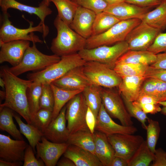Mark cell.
Returning <instances> with one entry per match:
<instances>
[{"label": "cell", "instance_id": "6da1fadb", "mask_svg": "<svg viewBox=\"0 0 166 166\" xmlns=\"http://www.w3.org/2000/svg\"><path fill=\"white\" fill-rule=\"evenodd\" d=\"M0 77L5 83L6 97L4 103L0 108L8 107L21 116L27 123L30 124L31 115L27 101L26 91L33 81L18 77L11 73L9 67L2 66Z\"/></svg>", "mask_w": 166, "mask_h": 166}, {"label": "cell", "instance_id": "7a4b0ae2", "mask_svg": "<svg viewBox=\"0 0 166 166\" xmlns=\"http://www.w3.org/2000/svg\"><path fill=\"white\" fill-rule=\"evenodd\" d=\"M53 24L57 35L52 40L50 49L54 54L61 57L77 53L85 48L86 39L74 31L58 15Z\"/></svg>", "mask_w": 166, "mask_h": 166}, {"label": "cell", "instance_id": "3957f363", "mask_svg": "<svg viewBox=\"0 0 166 166\" xmlns=\"http://www.w3.org/2000/svg\"><path fill=\"white\" fill-rule=\"evenodd\" d=\"M10 15L7 12L2 13L1 18L0 42L24 40L32 42L45 43V38L49 32L48 27L40 22L36 26H33V23L29 22V27L27 29L17 28L12 25L9 20Z\"/></svg>", "mask_w": 166, "mask_h": 166}, {"label": "cell", "instance_id": "277c9868", "mask_svg": "<svg viewBox=\"0 0 166 166\" xmlns=\"http://www.w3.org/2000/svg\"><path fill=\"white\" fill-rule=\"evenodd\" d=\"M86 61L78 53L63 56L57 63L44 69L29 73L27 77L33 82L50 84L72 69L82 66Z\"/></svg>", "mask_w": 166, "mask_h": 166}, {"label": "cell", "instance_id": "5b68a950", "mask_svg": "<svg viewBox=\"0 0 166 166\" xmlns=\"http://www.w3.org/2000/svg\"><path fill=\"white\" fill-rule=\"evenodd\" d=\"M141 22L138 18L120 21L106 31L87 39L85 48L93 49L125 41L129 32Z\"/></svg>", "mask_w": 166, "mask_h": 166}, {"label": "cell", "instance_id": "8992f818", "mask_svg": "<svg viewBox=\"0 0 166 166\" xmlns=\"http://www.w3.org/2000/svg\"><path fill=\"white\" fill-rule=\"evenodd\" d=\"M36 43L26 50L21 62L18 65L9 67L10 71L16 76L27 72L44 69L59 61L61 57L55 54H44L37 48Z\"/></svg>", "mask_w": 166, "mask_h": 166}, {"label": "cell", "instance_id": "52a82bcc", "mask_svg": "<svg viewBox=\"0 0 166 166\" xmlns=\"http://www.w3.org/2000/svg\"><path fill=\"white\" fill-rule=\"evenodd\" d=\"M128 50V44L124 41L112 46L104 45L91 49L85 48L78 53L85 61H98L113 69L118 59Z\"/></svg>", "mask_w": 166, "mask_h": 166}, {"label": "cell", "instance_id": "ba28073f", "mask_svg": "<svg viewBox=\"0 0 166 166\" xmlns=\"http://www.w3.org/2000/svg\"><path fill=\"white\" fill-rule=\"evenodd\" d=\"M83 71L93 84L103 88L118 87L122 79L113 69L96 61H86L82 66Z\"/></svg>", "mask_w": 166, "mask_h": 166}, {"label": "cell", "instance_id": "9c48e42d", "mask_svg": "<svg viewBox=\"0 0 166 166\" xmlns=\"http://www.w3.org/2000/svg\"><path fill=\"white\" fill-rule=\"evenodd\" d=\"M66 107L67 126L70 134L80 131L89 130L86 122L88 106L82 92L72 98Z\"/></svg>", "mask_w": 166, "mask_h": 166}, {"label": "cell", "instance_id": "30bf717a", "mask_svg": "<svg viewBox=\"0 0 166 166\" xmlns=\"http://www.w3.org/2000/svg\"><path fill=\"white\" fill-rule=\"evenodd\" d=\"M111 89L101 88L102 103L105 110L112 118L118 119L122 125H133L131 117L126 109L121 94L119 92Z\"/></svg>", "mask_w": 166, "mask_h": 166}, {"label": "cell", "instance_id": "8fae6325", "mask_svg": "<svg viewBox=\"0 0 166 166\" xmlns=\"http://www.w3.org/2000/svg\"><path fill=\"white\" fill-rule=\"evenodd\" d=\"M161 32L141 21L129 32L125 39L128 50H147Z\"/></svg>", "mask_w": 166, "mask_h": 166}, {"label": "cell", "instance_id": "7c38bea8", "mask_svg": "<svg viewBox=\"0 0 166 166\" xmlns=\"http://www.w3.org/2000/svg\"><path fill=\"white\" fill-rule=\"evenodd\" d=\"M116 134L107 136L115 151V156L121 157L128 162L144 140L140 135Z\"/></svg>", "mask_w": 166, "mask_h": 166}, {"label": "cell", "instance_id": "4fadbf2b", "mask_svg": "<svg viewBox=\"0 0 166 166\" xmlns=\"http://www.w3.org/2000/svg\"><path fill=\"white\" fill-rule=\"evenodd\" d=\"M41 141L38 143L36 147L37 157L43 161L46 166H55L69 144L66 142H53L44 136L42 137Z\"/></svg>", "mask_w": 166, "mask_h": 166}, {"label": "cell", "instance_id": "5bb4252c", "mask_svg": "<svg viewBox=\"0 0 166 166\" xmlns=\"http://www.w3.org/2000/svg\"><path fill=\"white\" fill-rule=\"evenodd\" d=\"M28 145L23 140H14L9 136L0 134V159L12 162L23 161Z\"/></svg>", "mask_w": 166, "mask_h": 166}, {"label": "cell", "instance_id": "9a60e30c", "mask_svg": "<svg viewBox=\"0 0 166 166\" xmlns=\"http://www.w3.org/2000/svg\"><path fill=\"white\" fill-rule=\"evenodd\" d=\"M95 130L108 136L116 134H133L137 131V129L133 125L124 126L115 122L107 112L102 103L97 118Z\"/></svg>", "mask_w": 166, "mask_h": 166}, {"label": "cell", "instance_id": "2e32d148", "mask_svg": "<svg viewBox=\"0 0 166 166\" xmlns=\"http://www.w3.org/2000/svg\"><path fill=\"white\" fill-rule=\"evenodd\" d=\"M30 46V41L26 40L0 42V63L6 62L12 66L18 65L21 61L26 50Z\"/></svg>", "mask_w": 166, "mask_h": 166}, {"label": "cell", "instance_id": "e0dca14e", "mask_svg": "<svg viewBox=\"0 0 166 166\" xmlns=\"http://www.w3.org/2000/svg\"><path fill=\"white\" fill-rule=\"evenodd\" d=\"M66 109L65 105L44 131V136L49 140L58 143L67 142L70 133L66 125Z\"/></svg>", "mask_w": 166, "mask_h": 166}, {"label": "cell", "instance_id": "ac0fdd59", "mask_svg": "<svg viewBox=\"0 0 166 166\" xmlns=\"http://www.w3.org/2000/svg\"><path fill=\"white\" fill-rule=\"evenodd\" d=\"M96 15L93 11L79 6L70 26L82 37L87 39L92 36Z\"/></svg>", "mask_w": 166, "mask_h": 166}, {"label": "cell", "instance_id": "d6986e66", "mask_svg": "<svg viewBox=\"0 0 166 166\" xmlns=\"http://www.w3.org/2000/svg\"><path fill=\"white\" fill-rule=\"evenodd\" d=\"M82 66L72 69L51 83L65 89L83 91L85 88L93 84L85 74Z\"/></svg>", "mask_w": 166, "mask_h": 166}, {"label": "cell", "instance_id": "ffe728a7", "mask_svg": "<svg viewBox=\"0 0 166 166\" xmlns=\"http://www.w3.org/2000/svg\"><path fill=\"white\" fill-rule=\"evenodd\" d=\"M151 7H142L124 2L109 5L104 11L110 13L120 21L133 18L140 20Z\"/></svg>", "mask_w": 166, "mask_h": 166}, {"label": "cell", "instance_id": "44dd1931", "mask_svg": "<svg viewBox=\"0 0 166 166\" xmlns=\"http://www.w3.org/2000/svg\"><path fill=\"white\" fill-rule=\"evenodd\" d=\"M63 155L71 160L76 166H103L95 155L75 145L69 144Z\"/></svg>", "mask_w": 166, "mask_h": 166}, {"label": "cell", "instance_id": "7402d4cb", "mask_svg": "<svg viewBox=\"0 0 166 166\" xmlns=\"http://www.w3.org/2000/svg\"><path fill=\"white\" fill-rule=\"evenodd\" d=\"M0 6L2 13L7 12L8 9L13 8L37 15L44 25L45 19L52 13V10L46 5L39 4L38 7H33L20 3L15 0H0Z\"/></svg>", "mask_w": 166, "mask_h": 166}, {"label": "cell", "instance_id": "603a6c76", "mask_svg": "<svg viewBox=\"0 0 166 166\" xmlns=\"http://www.w3.org/2000/svg\"><path fill=\"white\" fill-rule=\"evenodd\" d=\"M93 135L95 155L103 166H110L115 156V151L107 136L97 131H95Z\"/></svg>", "mask_w": 166, "mask_h": 166}, {"label": "cell", "instance_id": "cb8c5ba5", "mask_svg": "<svg viewBox=\"0 0 166 166\" xmlns=\"http://www.w3.org/2000/svg\"><path fill=\"white\" fill-rule=\"evenodd\" d=\"M146 78L144 76L122 78V81L118 87V92L122 98L131 102L136 100L139 96L141 87Z\"/></svg>", "mask_w": 166, "mask_h": 166}, {"label": "cell", "instance_id": "d4e9b609", "mask_svg": "<svg viewBox=\"0 0 166 166\" xmlns=\"http://www.w3.org/2000/svg\"><path fill=\"white\" fill-rule=\"evenodd\" d=\"M156 59V55L148 50H128L118 59L116 63H132L150 65L155 63Z\"/></svg>", "mask_w": 166, "mask_h": 166}, {"label": "cell", "instance_id": "484cf974", "mask_svg": "<svg viewBox=\"0 0 166 166\" xmlns=\"http://www.w3.org/2000/svg\"><path fill=\"white\" fill-rule=\"evenodd\" d=\"M50 85L53 92L54 100L52 120L57 117L66 103L75 96L82 92L83 91L65 89L57 86L52 83H51Z\"/></svg>", "mask_w": 166, "mask_h": 166}, {"label": "cell", "instance_id": "4316f807", "mask_svg": "<svg viewBox=\"0 0 166 166\" xmlns=\"http://www.w3.org/2000/svg\"><path fill=\"white\" fill-rule=\"evenodd\" d=\"M142 22L161 31L166 28V2L163 0L157 7L145 14Z\"/></svg>", "mask_w": 166, "mask_h": 166}, {"label": "cell", "instance_id": "83f0119b", "mask_svg": "<svg viewBox=\"0 0 166 166\" xmlns=\"http://www.w3.org/2000/svg\"><path fill=\"white\" fill-rule=\"evenodd\" d=\"M66 143L88 151L95 155L93 134L89 130L80 131L70 134Z\"/></svg>", "mask_w": 166, "mask_h": 166}, {"label": "cell", "instance_id": "f1b7e54d", "mask_svg": "<svg viewBox=\"0 0 166 166\" xmlns=\"http://www.w3.org/2000/svg\"><path fill=\"white\" fill-rule=\"evenodd\" d=\"M0 108V129L7 132L16 140H23L22 133L14 123L13 110L6 107Z\"/></svg>", "mask_w": 166, "mask_h": 166}, {"label": "cell", "instance_id": "f546056e", "mask_svg": "<svg viewBox=\"0 0 166 166\" xmlns=\"http://www.w3.org/2000/svg\"><path fill=\"white\" fill-rule=\"evenodd\" d=\"M56 6L58 16L65 22L70 26L76 11L79 6L72 0H49Z\"/></svg>", "mask_w": 166, "mask_h": 166}, {"label": "cell", "instance_id": "4dcf8cb0", "mask_svg": "<svg viewBox=\"0 0 166 166\" xmlns=\"http://www.w3.org/2000/svg\"><path fill=\"white\" fill-rule=\"evenodd\" d=\"M13 115L19 126L21 133L27 139L30 145L35 151L37 144L44 136L43 133L34 125L24 123L20 117L14 112Z\"/></svg>", "mask_w": 166, "mask_h": 166}, {"label": "cell", "instance_id": "1f68e13d", "mask_svg": "<svg viewBox=\"0 0 166 166\" xmlns=\"http://www.w3.org/2000/svg\"><path fill=\"white\" fill-rule=\"evenodd\" d=\"M102 87L92 84L85 88L82 91L86 103L97 119L102 103L101 91Z\"/></svg>", "mask_w": 166, "mask_h": 166}, {"label": "cell", "instance_id": "d6a6232c", "mask_svg": "<svg viewBox=\"0 0 166 166\" xmlns=\"http://www.w3.org/2000/svg\"><path fill=\"white\" fill-rule=\"evenodd\" d=\"M120 21L112 14L105 11L97 14L93 26L92 36L106 31Z\"/></svg>", "mask_w": 166, "mask_h": 166}, {"label": "cell", "instance_id": "836d02e7", "mask_svg": "<svg viewBox=\"0 0 166 166\" xmlns=\"http://www.w3.org/2000/svg\"><path fill=\"white\" fill-rule=\"evenodd\" d=\"M154 158V153L144 140L128 162V166H148Z\"/></svg>", "mask_w": 166, "mask_h": 166}, {"label": "cell", "instance_id": "e575fe53", "mask_svg": "<svg viewBox=\"0 0 166 166\" xmlns=\"http://www.w3.org/2000/svg\"><path fill=\"white\" fill-rule=\"evenodd\" d=\"M148 65L116 63L114 70L121 78L125 77L144 76Z\"/></svg>", "mask_w": 166, "mask_h": 166}, {"label": "cell", "instance_id": "d590c367", "mask_svg": "<svg viewBox=\"0 0 166 166\" xmlns=\"http://www.w3.org/2000/svg\"><path fill=\"white\" fill-rule=\"evenodd\" d=\"M42 85L39 83L33 82L27 89V97L31 117L40 109L39 102Z\"/></svg>", "mask_w": 166, "mask_h": 166}, {"label": "cell", "instance_id": "8d00e7d4", "mask_svg": "<svg viewBox=\"0 0 166 166\" xmlns=\"http://www.w3.org/2000/svg\"><path fill=\"white\" fill-rule=\"evenodd\" d=\"M148 123L146 129L147 132L146 142L147 145L153 153L156 151V147L159 137L160 128L159 122L148 118Z\"/></svg>", "mask_w": 166, "mask_h": 166}, {"label": "cell", "instance_id": "74e56055", "mask_svg": "<svg viewBox=\"0 0 166 166\" xmlns=\"http://www.w3.org/2000/svg\"><path fill=\"white\" fill-rule=\"evenodd\" d=\"M53 112L40 109L31 118L30 124L34 125L43 133L52 121Z\"/></svg>", "mask_w": 166, "mask_h": 166}, {"label": "cell", "instance_id": "f35d334b", "mask_svg": "<svg viewBox=\"0 0 166 166\" xmlns=\"http://www.w3.org/2000/svg\"><path fill=\"white\" fill-rule=\"evenodd\" d=\"M54 104L53 92L50 84H43L39 102L40 108L53 112Z\"/></svg>", "mask_w": 166, "mask_h": 166}, {"label": "cell", "instance_id": "ab89813d", "mask_svg": "<svg viewBox=\"0 0 166 166\" xmlns=\"http://www.w3.org/2000/svg\"><path fill=\"white\" fill-rule=\"evenodd\" d=\"M126 109L130 116L134 117L140 122L142 128L146 130L147 125L146 122L148 117L142 109L134 104L132 102L123 98Z\"/></svg>", "mask_w": 166, "mask_h": 166}, {"label": "cell", "instance_id": "60d3db41", "mask_svg": "<svg viewBox=\"0 0 166 166\" xmlns=\"http://www.w3.org/2000/svg\"><path fill=\"white\" fill-rule=\"evenodd\" d=\"M80 6L91 10L97 14L104 11L108 4L104 0H78Z\"/></svg>", "mask_w": 166, "mask_h": 166}, {"label": "cell", "instance_id": "b9f144b4", "mask_svg": "<svg viewBox=\"0 0 166 166\" xmlns=\"http://www.w3.org/2000/svg\"><path fill=\"white\" fill-rule=\"evenodd\" d=\"M160 82V80L156 79L146 78L141 87L139 96L147 95L153 98Z\"/></svg>", "mask_w": 166, "mask_h": 166}, {"label": "cell", "instance_id": "7bdbcfd3", "mask_svg": "<svg viewBox=\"0 0 166 166\" xmlns=\"http://www.w3.org/2000/svg\"><path fill=\"white\" fill-rule=\"evenodd\" d=\"M147 50L156 55L166 52V33H160Z\"/></svg>", "mask_w": 166, "mask_h": 166}, {"label": "cell", "instance_id": "ee69618b", "mask_svg": "<svg viewBox=\"0 0 166 166\" xmlns=\"http://www.w3.org/2000/svg\"><path fill=\"white\" fill-rule=\"evenodd\" d=\"M32 147L28 145L25 149L23 166H44L45 164L41 160H38L35 157Z\"/></svg>", "mask_w": 166, "mask_h": 166}, {"label": "cell", "instance_id": "f6af8a7d", "mask_svg": "<svg viewBox=\"0 0 166 166\" xmlns=\"http://www.w3.org/2000/svg\"><path fill=\"white\" fill-rule=\"evenodd\" d=\"M144 77L166 82V69H156L149 65L146 70Z\"/></svg>", "mask_w": 166, "mask_h": 166}, {"label": "cell", "instance_id": "bcb514c9", "mask_svg": "<svg viewBox=\"0 0 166 166\" xmlns=\"http://www.w3.org/2000/svg\"><path fill=\"white\" fill-rule=\"evenodd\" d=\"M152 166H166V153L162 148L156 149Z\"/></svg>", "mask_w": 166, "mask_h": 166}, {"label": "cell", "instance_id": "7dc6e473", "mask_svg": "<svg viewBox=\"0 0 166 166\" xmlns=\"http://www.w3.org/2000/svg\"><path fill=\"white\" fill-rule=\"evenodd\" d=\"M153 98L158 104L166 101V82L160 80Z\"/></svg>", "mask_w": 166, "mask_h": 166}, {"label": "cell", "instance_id": "c3c4849f", "mask_svg": "<svg viewBox=\"0 0 166 166\" xmlns=\"http://www.w3.org/2000/svg\"><path fill=\"white\" fill-rule=\"evenodd\" d=\"M163 0H125V2L142 7L158 6Z\"/></svg>", "mask_w": 166, "mask_h": 166}, {"label": "cell", "instance_id": "681fc988", "mask_svg": "<svg viewBox=\"0 0 166 166\" xmlns=\"http://www.w3.org/2000/svg\"><path fill=\"white\" fill-rule=\"evenodd\" d=\"M96 118L93 112L88 107L86 116V122L91 132L93 134L95 131Z\"/></svg>", "mask_w": 166, "mask_h": 166}, {"label": "cell", "instance_id": "f907efd6", "mask_svg": "<svg viewBox=\"0 0 166 166\" xmlns=\"http://www.w3.org/2000/svg\"><path fill=\"white\" fill-rule=\"evenodd\" d=\"M132 102L140 108L144 105L150 103L158 104L152 97L147 95H140L137 99Z\"/></svg>", "mask_w": 166, "mask_h": 166}, {"label": "cell", "instance_id": "816d5d0a", "mask_svg": "<svg viewBox=\"0 0 166 166\" xmlns=\"http://www.w3.org/2000/svg\"><path fill=\"white\" fill-rule=\"evenodd\" d=\"M150 65L156 69H166V52L157 54L156 61Z\"/></svg>", "mask_w": 166, "mask_h": 166}, {"label": "cell", "instance_id": "f5cc1de1", "mask_svg": "<svg viewBox=\"0 0 166 166\" xmlns=\"http://www.w3.org/2000/svg\"><path fill=\"white\" fill-rule=\"evenodd\" d=\"M159 104H148L143 105L141 108L146 114H154L160 112L161 108Z\"/></svg>", "mask_w": 166, "mask_h": 166}, {"label": "cell", "instance_id": "db71d44e", "mask_svg": "<svg viewBox=\"0 0 166 166\" xmlns=\"http://www.w3.org/2000/svg\"><path fill=\"white\" fill-rule=\"evenodd\" d=\"M128 162L125 160L115 156L110 166H128Z\"/></svg>", "mask_w": 166, "mask_h": 166}, {"label": "cell", "instance_id": "11a10c76", "mask_svg": "<svg viewBox=\"0 0 166 166\" xmlns=\"http://www.w3.org/2000/svg\"><path fill=\"white\" fill-rule=\"evenodd\" d=\"M57 165L58 166H76L71 160L65 156L58 160Z\"/></svg>", "mask_w": 166, "mask_h": 166}, {"label": "cell", "instance_id": "9f6ffc18", "mask_svg": "<svg viewBox=\"0 0 166 166\" xmlns=\"http://www.w3.org/2000/svg\"><path fill=\"white\" fill-rule=\"evenodd\" d=\"M23 164L22 161L12 162L0 160V166H21Z\"/></svg>", "mask_w": 166, "mask_h": 166}, {"label": "cell", "instance_id": "6f0895ef", "mask_svg": "<svg viewBox=\"0 0 166 166\" xmlns=\"http://www.w3.org/2000/svg\"><path fill=\"white\" fill-rule=\"evenodd\" d=\"M109 5L117 4L125 2V0H104Z\"/></svg>", "mask_w": 166, "mask_h": 166}, {"label": "cell", "instance_id": "680465c9", "mask_svg": "<svg viewBox=\"0 0 166 166\" xmlns=\"http://www.w3.org/2000/svg\"><path fill=\"white\" fill-rule=\"evenodd\" d=\"M0 101L5 99L6 93L5 91L2 90L0 91Z\"/></svg>", "mask_w": 166, "mask_h": 166}, {"label": "cell", "instance_id": "91938a15", "mask_svg": "<svg viewBox=\"0 0 166 166\" xmlns=\"http://www.w3.org/2000/svg\"><path fill=\"white\" fill-rule=\"evenodd\" d=\"M0 85L2 88L5 89V83L3 79L0 77Z\"/></svg>", "mask_w": 166, "mask_h": 166}, {"label": "cell", "instance_id": "94428289", "mask_svg": "<svg viewBox=\"0 0 166 166\" xmlns=\"http://www.w3.org/2000/svg\"><path fill=\"white\" fill-rule=\"evenodd\" d=\"M49 0H43L40 4L49 6Z\"/></svg>", "mask_w": 166, "mask_h": 166}, {"label": "cell", "instance_id": "6125c7cd", "mask_svg": "<svg viewBox=\"0 0 166 166\" xmlns=\"http://www.w3.org/2000/svg\"><path fill=\"white\" fill-rule=\"evenodd\" d=\"M162 114L166 116V106H163L160 111Z\"/></svg>", "mask_w": 166, "mask_h": 166}, {"label": "cell", "instance_id": "be15d7a7", "mask_svg": "<svg viewBox=\"0 0 166 166\" xmlns=\"http://www.w3.org/2000/svg\"><path fill=\"white\" fill-rule=\"evenodd\" d=\"M159 104L163 106H166V101L163 102H161L159 103Z\"/></svg>", "mask_w": 166, "mask_h": 166}, {"label": "cell", "instance_id": "e7e4bbea", "mask_svg": "<svg viewBox=\"0 0 166 166\" xmlns=\"http://www.w3.org/2000/svg\"><path fill=\"white\" fill-rule=\"evenodd\" d=\"M73 0V1H74L75 2H77V1L78 0Z\"/></svg>", "mask_w": 166, "mask_h": 166}, {"label": "cell", "instance_id": "03108f58", "mask_svg": "<svg viewBox=\"0 0 166 166\" xmlns=\"http://www.w3.org/2000/svg\"><path fill=\"white\" fill-rule=\"evenodd\" d=\"M163 0L164 1H165L166 2V0Z\"/></svg>", "mask_w": 166, "mask_h": 166}, {"label": "cell", "instance_id": "003e7915", "mask_svg": "<svg viewBox=\"0 0 166 166\" xmlns=\"http://www.w3.org/2000/svg\"></svg>", "mask_w": 166, "mask_h": 166}]
</instances>
